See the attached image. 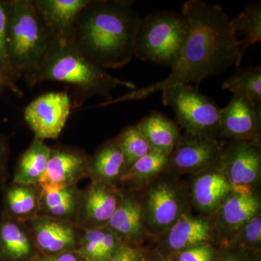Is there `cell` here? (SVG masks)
<instances>
[{"instance_id": "1", "label": "cell", "mask_w": 261, "mask_h": 261, "mask_svg": "<svg viewBox=\"0 0 261 261\" xmlns=\"http://www.w3.org/2000/svg\"><path fill=\"white\" fill-rule=\"evenodd\" d=\"M182 14L189 21L188 35L176 64L166 80L130 90L121 97L96 106L104 108L127 101L145 99L151 94L178 85L196 83L241 64V39L233 33L231 19L223 8L202 0H190Z\"/></svg>"}, {"instance_id": "2", "label": "cell", "mask_w": 261, "mask_h": 261, "mask_svg": "<svg viewBox=\"0 0 261 261\" xmlns=\"http://www.w3.org/2000/svg\"><path fill=\"white\" fill-rule=\"evenodd\" d=\"M132 5L124 0H89L77 18L70 43L103 69L126 66L135 56L141 20Z\"/></svg>"}, {"instance_id": "3", "label": "cell", "mask_w": 261, "mask_h": 261, "mask_svg": "<svg viewBox=\"0 0 261 261\" xmlns=\"http://www.w3.org/2000/svg\"><path fill=\"white\" fill-rule=\"evenodd\" d=\"M44 82H58L71 86L75 90L73 108H80L84 99L99 94L108 102L113 99L111 91L118 87L130 90L137 89L135 84L113 76L92 62L69 43L51 42L45 56L29 82L30 87Z\"/></svg>"}, {"instance_id": "4", "label": "cell", "mask_w": 261, "mask_h": 261, "mask_svg": "<svg viewBox=\"0 0 261 261\" xmlns=\"http://www.w3.org/2000/svg\"><path fill=\"white\" fill-rule=\"evenodd\" d=\"M7 48L19 76L29 84L50 46L51 38L33 0L8 2Z\"/></svg>"}, {"instance_id": "5", "label": "cell", "mask_w": 261, "mask_h": 261, "mask_svg": "<svg viewBox=\"0 0 261 261\" xmlns=\"http://www.w3.org/2000/svg\"><path fill=\"white\" fill-rule=\"evenodd\" d=\"M189 21L185 15L159 10L140 20L134 55L140 61L172 68L186 42Z\"/></svg>"}, {"instance_id": "6", "label": "cell", "mask_w": 261, "mask_h": 261, "mask_svg": "<svg viewBox=\"0 0 261 261\" xmlns=\"http://www.w3.org/2000/svg\"><path fill=\"white\" fill-rule=\"evenodd\" d=\"M137 192L152 243L180 216L192 210L186 180L166 171Z\"/></svg>"}, {"instance_id": "7", "label": "cell", "mask_w": 261, "mask_h": 261, "mask_svg": "<svg viewBox=\"0 0 261 261\" xmlns=\"http://www.w3.org/2000/svg\"><path fill=\"white\" fill-rule=\"evenodd\" d=\"M163 103L176 115L181 129L192 135L219 139L221 108L197 87L178 84L162 91Z\"/></svg>"}, {"instance_id": "8", "label": "cell", "mask_w": 261, "mask_h": 261, "mask_svg": "<svg viewBox=\"0 0 261 261\" xmlns=\"http://www.w3.org/2000/svg\"><path fill=\"white\" fill-rule=\"evenodd\" d=\"M219 166L233 191L260 193V143L245 140H226Z\"/></svg>"}, {"instance_id": "9", "label": "cell", "mask_w": 261, "mask_h": 261, "mask_svg": "<svg viewBox=\"0 0 261 261\" xmlns=\"http://www.w3.org/2000/svg\"><path fill=\"white\" fill-rule=\"evenodd\" d=\"M225 142L184 132L168 155L166 172L182 177L219 166Z\"/></svg>"}, {"instance_id": "10", "label": "cell", "mask_w": 261, "mask_h": 261, "mask_svg": "<svg viewBox=\"0 0 261 261\" xmlns=\"http://www.w3.org/2000/svg\"><path fill=\"white\" fill-rule=\"evenodd\" d=\"M152 243L154 250L167 261L199 244L208 243L217 247L210 217L192 210L180 216Z\"/></svg>"}, {"instance_id": "11", "label": "cell", "mask_w": 261, "mask_h": 261, "mask_svg": "<svg viewBox=\"0 0 261 261\" xmlns=\"http://www.w3.org/2000/svg\"><path fill=\"white\" fill-rule=\"evenodd\" d=\"M73 108L67 92H49L31 102L24 111V118L36 138H58Z\"/></svg>"}, {"instance_id": "12", "label": "cell", "mask_w": 261, "mask_h": 261, "mask_svg": "<svg viewBox=\"0 0 261 261\" xmlns=\"http://www.w3.org/2000/svg\"><path fill=\"white\" fill-rule=\"evenodd\" d=\"M260 212V193L232 190L210 217L217 247L233 243L244 225Z\"/></svg>"}, {"instance_id": "13", "label": "cell", "mask_w": 261, "mask_h": 261, "mask_svg": "<svg viewBox=\"0 0 261 261\" xmlns=\"http://www.w3.org/2000/svg\"><path fill=\"white\" fill-rule=\"evenodd\" d=\"M27 221L39 255L53 256L78 250L83 228L81 232L75 223L42 215Z\"/></svg>"}, {"instance_id": "14", "label": "cell", "mask_w": 261, "mask_h": 261, "mask_svg": "<svg viewBox=\"0 0 261 261\" xmlns=\"http://www.w3.org/2000/svg\"><path fill=\"white\" fill-rule=\"evenodd\" d=\"M260 104L234 95L220 115V140L260 143Z\"/></svg>"}, {"instance_id": "15", "label": "cell", "mask_w": 261, "mask_h": 261, "mask_svg": "<svg viewBox=\"0 0 261 261\" xmlns=\"http://www.w3.org/2000/svg\"><path fill=\"white\" fill-rule=\"evenodd\" d=\"M121 189L112 184L92 182L81 194L76 224L82 228L105 227L121 202Z\"/></svg>"}, {"instance_id": "16", "label": "cell", "mask_w": 261, "mask_h": 261, "mask_svg": "<svg viewBox=\"0 0 261 261\" xmlns=\"http://www.w3.org/2000/svg\"><path fill=\"white\" fill-rule=\"evenodd\" d=\"M186 182L192 211L209 217L232 192L219 166L188 176Z\"/></svg>"}, {"instance_id": "17", "label": "cell", "mask_w": 261, "mask_h": 261, "mask_svg": "<svg viewBox=\"0 0 261 261\" xmlns=\"http://www.w3.org/2000/svg\"><path fill=\"white\" fill-rule=\"evenodd\" d=\"M121 192V202L105 227L111 230L123 243L145 246L144 244L152 240L145 228L138 192L123 189Z\"/></svg>"}, {"instance_id": "18", "label": "cell", "mask_w": 261, "mask_h": 261, "mask_svg": "<svg viewBox=\"0 0 261 261\" xmlns=\"http://www.w3.org/2000/svg\"><path fill=\"white\" fill-rule=\"evenodd\" d=\"M89 0H33L51 42L69 44L75 22Z\"/></svg>"}, {"instance_id": "19", "label": "cell", "mask_w": 261, "mask_h": 261, "mask_svg": "<svg viewBox=\"0 0 261 261\" xmlns=\"http://www.w3.org/2000/svg\"><path fill=\"white\" fill-rule=\"evenodd\" d=\"M90 158L77 149L58 147L51 149L45 172L38 185L75 186L81 178L89 176Z\"/></svg>"}, {"instance_id": "20", "label": "cell", "mask_w": 261, "mask_h": 261, "mask_svg": "<svg viewBox=\"0 0 261 261\" xmlns=\"http://www.w3.org/2000/svg\"><path fill=\"white\" fill-rule=\"evenodd\" d=\"M37 248L23 222L3 214L0 220V261H33Z\"/></svg>"}, {"instance_id": "21", "label": "cell", "mask_w": 261, "mask_h": 261, "mask_svg": "<svg viewBox=\"0 0 261 261\" xmlns=\"http://www.w3.org/2000/svg\"><path fill=\"white\" fill-rule=\"evenodd\" d=\"M126 171L124 156L117 137L103 144L89 161V176L92 182H103L118 186Z\"/></svg>"}, {"instance_id": "22", "label": "cell", "mask_w": 261, "mask_h": 261, "mask_svg": "<svg viewBox=\"0 0 261 261\" xmlns=\"http://www.w3.org/2000/svg\"><path fill=\"white\" fill-rule=\"evenodd\" d=\"M42 216L66 220L76 224L81 193L75 186L39 185Z\"/></svg>"}, {"instance_id": "23", "label": "cell", "mask_w": 261, "mask_h": 261, "mask_svg": "<svg viewBox=\"0 0 261 261\" xmlns=\"http://www.w3.org/2000/svg\"><path fill=\"white\" fill-rule=\"evenodd\" d=\"M137 128L154 152L169 155L181 135V128L162 113H151L141 119Z\"/></svg>"}, {"instance_id": "24", "label": "cell", "mask_w": 261, "mask_h": 261, "mask_svg": "<svg viewBox=\"0 0 261 261\" xmlns=\"http://www.w3.org/2000/svg\"><path fill=\"white\" fill-rule=\"evenodd\" d=\"M168 155L159 152H149L147 155L136 161L121 176L118 185L123 190L140 192L150 182L166 171ZM121 188V187H120Z\"/></svg>"}, {"instance_id": "25", "label": "cell", "mask_w": 261, "mask_h": 261, "mask_svg": "<svg viewBox=\"0 0 261 261\" xmlns=\"http://www.w3.org/2000/svg\"><path fill=\"white\" fill-rule=\"evenodd\" d=\"M123 244L108 228H83L76 252L84 261H108Z\"/></svg>"}, {"instance_id": "26", "label": "cell", "mask_w": 261, "mask_h": 261, "mask_svg": "<svg viewBox=\"0 0 261 261\" xmlns=\"http://www.w3.org/2000/svg\"><path fill=\"white\" fill-rule=\"evenodd\" d=\"M36 185L13 183L5 189L3 214L25 222L38 216L40 211V190Z\"/></svg>"}, {"instance_id": "27", "label": "cell", "mask_w": 261, "mask_h": 261, "mask_svg": "<svg viewBox=\"0 0 261 261\" xmlns=\"http://www.w3.org/2000/svg\"><path fill=\"white\" fill-rule=\"evenodd\" d=\"M51 148L42 140L34 138L28 149L19 159L13 183L23 185H38L45 172Z\"/></svg>"}, {"instance_id": "28", "label": "cell", "mask_w": 261, "mask_h": 261, "mask_svg": "<svg viewBox=\"0 0 261 261\" xmlns=\"http://www.w3.org/2000/svg\"><path fill=\"white\" fill-rule=\"evenodd\" d=\"M231 28L235 35L243 34L241 39L242 57L251 46L261 41V3H252L236 18L231 19Z\"/></svg>"}, {"instance_id": "29", "label": "cell", "mask_w": 261, "mask_h": 261, "mask_svg": "<svg viewBox=\"0 0 261 261\" xmlns=\"http://www.w3.org/2000/svg\"><path fill=\"white\" fill-rule=\"evenodd\" d=\"M222 88L242 96L252 102L261 103V68L249 67L239 69L234 74L225 81Z\"/></svg>"}, {"instance_id": "30", "label": "cell", "mask_w": 261, "mask_h": 261, "mask_svg": "<svg viewBox=\"0 0 261 261\" xmlns=\"http://www.w3.org/2000/svg\"><path fill=\"white\" fill-rule=\"evenodd\" d=\"M116 137L124 156L127 170L136 161L152 151L148 142L137 128V125L126 127Z\"/></svg>"}, {"instance_id": "31", "label": "cell", "mask_w": 261, "mask_h": 261, "mask_svg": "<svg viewBox=\"0 0 261 261\" xmlns=\"http://www.w3.org/2000/svg\"><path fill=\"white\" fill-rule=\"evenodd\" d=\"M8 18V3L0 1V73L13 90L18 92L15 87V81L20 76L12 65L7 48Z\"/></svg>"}, {"instance_id": "32", "label": "cell", "mask_w": 261, "mask_h": 261, "mask_svg": "<svg viewBox=\"0 0 261 261\" xmlns=\"http://www.w3.org/2000/svg\"><path fill=\"white\" fill-rule=\"evenodd\" d=\"M233 243H238L247 251L261 250V212L244 225Z\"/></svg>"}, {"instance_id": "33", "label": "cell", "mask_w": 261, "mask_h": 261, "mask_svg": "<svg viewBox=\"0 0 261 261\" xmlns=\"http://www.w3.org/2000/svg\"><path fill=\"white\" fill-rule=\"evenodd\" d=\"M218 247L208 243L199 244L183 250L170 261H214Z\"/></svg>"}, {"instance_id": "34", "label": "cell", "mask_w": 261, "mask_h": 261, "mask_svg": "<svg viewBox=\"0 0 261 261\" xmlns=\"http://www.w3.org/2000/svg\"><path fill=\"white\" fill-rule=\"evenodd\" d=\"M249 251L238 243H232L218 247L214 261H248Z\"/></svg>"}, {"instance_id": "35", "label": "cell", "mask_w": 261, "mask_h": 261, "mask_svg": "<svg viewBox=\"0 0 261 261\" xmlns=\"http://www.w3.org/2000/svg\"><path fill=\"white\" fill-rule=\"evenodd\" d=\"M149 249L150 247L123 244L108 261H142L148 253Z\"/></svg>"}, {"instance_id": "36", "label": "cell", "mask_w": 261, "mask_h": 261, "mask_svg": "<svg viewBox=\"0 0 261 261\" xmlns=\"http://www.w3.org/2000/svg\"><path fill=\"white\" fill-rule=\"evenodd\" d=\"M33 261H84L76 251L67 252L53 256L38 255Z\"/></svg>"}, {"instance_id": "37", "label": "cell", "mask_w": 261, "mask_h": 261, "mask_svg": "<svg viewBox=\"0 0 261 261\" xmlns=\"http://www.w3.org/2000/svg\"><path fill=\"white\" fill-rule=\"evenodd\" d=\"M8 149L4 142L0 139V176H3V173L6 163Z\"/></svg>"}, {"instance_id": "38", "label": "cell", "mask_w": 261, "mask_h": 261, "mask_svg": "<svg viewBox=\"0 0 261 261\" xmlns=\"http://www.w3.org/2000/svg\"><path fill=\"white\" fill-rule=\"evenodd\" d=\"M142 261H167L165 260L161 255L156 251L153 247H150L148 253Z\"/></svg>"}, {"instance_id": "39", "label": "cell", "mask_w": 261, "mask_h": 261, "mask_svg": "<svg viewBox=\"0 0 261 261\" xmlns=\"http://www.w3.org/2000/svg\"><path fill=\"white\" fill-rule=\"evenodd\" d=\"M248 261H261V250L249 251Z\"/></svg>"}, {"instance_id": "40", "label": "cell", "mask_w": 261, "mask_h": 261, "mask_svg": "<svg viewBox=\"0 0 261 261\" xmlns=\"http://www.w3.org/2000/svg\"><path fill=\"white\" fill-rule=\"evenodd\" d=\"M3 176H0V188L3 186Z\"/></svg>"}, {"instance_id": "41", "label": "cell", "mask_w": 261, "mask_h": 261, "mask_svg": "<svg viewBox=\"0 0 261 261\" xmlns=\"http://www.w3.org/2000/svg\"><path fill=\"white\" fill-rule=\"evenodd\" d=\"M3 75H1V73H0V84H1V81L3 80L2 79H3Z\"/></svg>"}]
</instances>
